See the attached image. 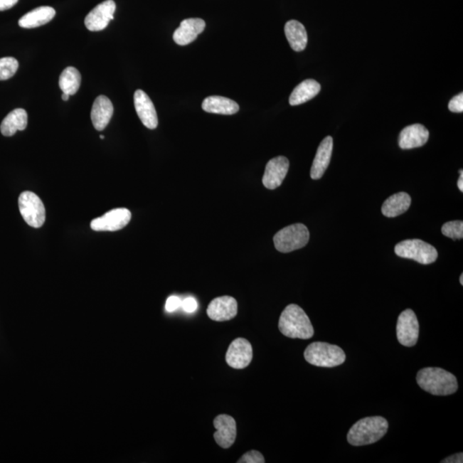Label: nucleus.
I'll list each match as a JSON object with an SVG mask.
<instances>
[{
	"label": "nucleus",
	"instance_id": "nucleus-1",
	"mask_svg": "<svg viewBox=\"0 0 463 463\" xmlns=\"http://www.w3.org/2000/svg\"><path fill=\"white\" fill-rule=\"evenodd\" d=\"M416 380L421 389L433 395H452L458 389L457 378L439 367H427L420 370Z\"/></svg>",
	"mask_w": 463,
	"mask_h": 463
},
{
	"label": "nucleus",
	"instance_id": "nucleus-2",
	"mask_svg": "<svg viewBox=\"0 0 463 463\" xmlns=\"http://www.w3.org/2000/svg\"><path fill=\"white\" fill-rule=\"evenodd\" d=\"M278 326L283 335L294 339H310L314 335L310 319L302 307L294 304H289L282 312Z\"/></svg>",
	"mask_w": 463,
	"mask_h": 463
},
{
	"label": "nucleus",
	"instance_id": "nucleus-3",
	"mask_svg": "<svg viewBox=\"0 0 463 463\" xmlns=\"http://www.w3.org/2000/svg\"><path fill=\"white\" fill-rule=\"evenodd\" d=\"M389 423L381 416L366 417L353 425L348 433V442L353 446L376 443L385 437Z\"/></svg>",
	"mask_w": 463,
	"mask_h": 463
},
{
	"label": "nucleus",
	"instance_id": "nucleus-4",
	"mask_svg": "<svg viewBox=\"0 0 463 463\" xmlns=\"http://www.w3.org/2000/svg\"><path fill=\"white\" fill-rule=\"evenodd\" d=\"M304 358L309 364L319 367H335L344 364L346 354L343 349L336 345L327 343H312L304 353Z\"/></svg>",
	"mask_w": 463,
	"mask_h": 463
},
{
	"label": "nucleus",
	"instance_id": "nucleus-5",
	"mask_svg": "<svg viewBox=\"0 0 463 463\" xmlns=\"http://www.w3.org/2000/svg\"><path fill=\"white\" fill-rule=\"evenodd\" d=\"M310 240V233L304 224L290 225L282 228L274 236V244L277 251L289 253L302 249Z\"/></svg>",
	"mask_w": 463,
	"mask_h": 463
},
{
	"label": "nucleus",
	"instance_id": "nucleus-6",
	"mask_svg": "<svg viewBox=\"0 0 463 463\" xmlns=\"http://www.w3.org/2000/svg\"><path fill=\"white\" fill-rule=\"evenodd\" d=\"M396 255L415 260L421 265H431L437 258L435 246L420 240H407L395 245Z\"/></svg>",
	"mask_w": 463,
	"mask_h": 463
},
{
	"label": "nucleus",
	"instance_id": "nucleus-7",
	"mask_svg": "<svg viewBox=\"0 0 463 463\" xmlns=\"http://www.w3.org/2000/svg\"><path fill=\"white\" fill-rule=\"evenodd\" d=\"M21 215L28 226L39 228L46 222L45 206L41 198L31 191H23L18 199Z\"/></svg>",
	"mask_w": 463,
	"mask_h": 463
},
{
	"label": "nucleus",
	"instance_id": "nucleus-8",
	"mask_svg": "<svg viewBox=\"0 0 463 463\" xmlns=\"http://www.w3.org/2000/svg\"><path fill=\"white\" fill-rule=\"evenodd\" d=\"M396 335L399 343L405 347L411 348L417 344L420 335L419 321L411 309L400 314L396 324Z\"/></svg>",
	"mask_w": 463,
	"mask_h": 463
},
{
	"label": "nucleus",
	"instance_id": "nucleus-9",
	"mask_svg": "<svg viewBox=\"0 0 463 463\" xmlns=\"http://www.w3.org/2000/svg\"><path fill=\"white\" fill-rule=\"evenodd\" d=\"M131 219L132 213L127 208H115L92 220L90 227L94 231L115 232L127 227Z\"/></svg>",
	"mask_w": 463,
	"mask_h": 463
},
{
	"label": "nucleus",
	"instance_id": "nucleus-10",
	"mask_svg": "<svg viewBox=\"0 0 463 463\" xmlns=\"http://www.w3.org/2000/svg\"><path fill=\"white\" fill-rule=\"evenodd\" d=\"M253 351L251 344L245 338H237L232 341L226 354L229 366L235 369H244L252 361Z\"/></svg>",
	"mask_w": 463,
	"mask_h": 463
},
{
	"label": "nucleus",
	"instance_id": "nucleus-11",
	"mask_svg": "<svg viewBox=\"0 0 463 463\" xmlns=\"http://www.w3.org/2000/svg\"><path fill=\"white\" fill-rule=\"evenodd\" d=\"M116 5L114 0H106L95 6L86 16L85 23L90 31H102L114 19Z\"/></svg>",
	"mask_w": 463,
	"mask_h": 463
},
{
	"label": "nucleus",
	"instance_id": "nucleus-12",
	"mask_svg": "<svg viewBox=\"0 0 463 463\" xmlns=\"http://www.w3.org/2000/svg\"><path fill=\"white\" fill-rule=\"evenodd\" d=\"M289 169V161L285 156L271 159L266 165L262 183L269 190L278 188L284 181Z\"/></svg>",
	"mask_w": 463,
	"mask_h": 463
},
{
	"label": "nucleus",
	"instance_id": "nucleus-13",
	"mask_svg": "<svg viewBox=\"0 0 463 463\" xmlns=\"http://www.w3.org/2000/svg\"><path fill=\"white\" fill-rule=\"evenodd\" d=\"M238 304L231 296H222L213 299L207 308L208 318L216 322H225L235 318Z\"/></svg>",
	"mask_w": 463,
	"mask_h": 463
},
{
	"label": "nucleus",
	"instance_id": "nucleus-14",
	"mask_svg": "<svg viewBox=\"0 0 463 463\" xmlns=\"http://www.w3.org/2000/svg\"><path fill=\"white\" fill-rule=\"evenodd\" d=\"M214 427L216 429L214 433L216 444L223 449L230 448L236 440L235 420L227 415H220L214 420Z\"/></svg>",
	"mask_w": 463,
	"mask_h": 463
},
{
	"label": "nucleus",
	"instance_id": "nucleus-15",
	"mask_svg": "<svg viewBox=\"0 0 463 463\" xmlns=\"http://www.w3.org/2000/svg\"><path fill=\"white\" fill-rule=\"evenodd\" d=\"M134 105L137 115L144 127L154 130L158 127V117L156 108L144 91L137 90L134 94Z\"/></svg>",
	"mask_w": 463,
	"mask_h": 463
},
{
	"label": "nucleus",
	"instance_id": "nucleus-16",
	"mask_svg": "<svg viewBox=\"0 0 463 463\" xmlns=\"http://www.w3.org/2000/svg\"><path fill=\"white\" fill-rule=\"evenodd\" d=\"M206 23L201 18H188L182 21L181 26L174 33V41L179 46H186L197 39L204 31Z\"/></svg>",
	"mask_w": 463,
	"mask_h": 463
},
{
	"label": "nucleus",
	"instance_id": "nucleus-17",
	"mask_svg": "<svg viewBox=\"0 0 463 463\" xmlns=\"http://www.w3.org/2000/svg\"><path fill=\"white\" fill-rule=\"evenodd\" d=\"M429 132L422 124H415L403 129L399 136V146L403 149L422 147L427 143Z\"/></svg>",
	"mask_w": 463,
	"mask_h": 463
},
{
	"label": "nucleus",
	"instance_id": "nucleus-18",
	"mask_svg": "<svg viewBox=\"0 0 463 463\" xmlns=\"http://www.w3.org/2000/svg\"><path fill=\"white\" fill-rule=\"evenodd\" d=\"M114 106L105 95H100L95 100L91 110L92 124L97 131L102 132L107 127L114 115Z\"/></svg>",
	"mask_w": 463,
	"mask_h": 463
},
{
	"label": "nucleus",
	"instance_id": "nucleus-19",
	"mask_svg": "<svg viewBox=\"0 0 463 463\" xmlns=\"http://www.w3.org/2000/svg\"><path fill=\"white\" fill-rule=\"evenodd\" d=\"M333 150V139L331 137H326L321 142L318 151L316 153L314 164L311 169V178L319 179L323 177L325 171L327 170L331 162Z\"/></svg>",
	"mask_w": 463,
	"mask_h": 463
},
{
	"label": "nucleus",
	"instance_id": "nucleus-20",
	"mask_svg": "<svg viewBox=\"0 0 463 463\" xmlns=\"http://www.w3.org/2000/svg\"><path fill=\"white\" fill-rule=\"evenodd\" d=\"M202 108L211 114L223 115H235L240 110V107L236 102L218 95H213L204 99Z\"/></svg>",
	"mask_w": 463,
	"mask_h": 463
},
{
	"label": "nucleus",
	"instance_id": "nucleus-21",
	"mask_svg": "<svg viewBox=\"0 0 463 463\" xmlns=\"http://www.w3.org/2000/svg\"><path fill=\"white\" fill-rule=\"evenodd\" d=\"M56 15L55 10L50 6H41L28 12L20 18L18 24L24 28H35L47 24Z\"/></svg>",
	"mask_w": 463,
	"mask_h": 463
},
{
	"label": "nucleus",
	"instance_id": "nucleus-22",
	"mask_svg": "<svg viewBox=\"0 0 463 463\" xmlns=\"http://www.w3.org/2000/svg\"><path fill=\"white\" fill-rule=\"evenodd\" d=\"M285 35L290 47L295 52L306 49L308 37L306 28L296 20L289 21L285 25Z\"/></svg>",
	"mask_w": 463,
	"mask_h": 463
},
{
	"label": "nucleus",
	"instance_id": "nucleus-23",
	"mask_svg": "<svg viewBox=\"0 0 463 463\" xmlns=\"http://www.w3.org/2000/svg\"><path fill=\"white\" fill-rule=\"evenodd\" d=\"M321 90V85L314 79H307L295 87L290 95L289 104L291 106H298L306 103L318 95Z\"/></svg>",
	"mask_w": 463,
	"mask_h": 463
},
{
	"label": "nucleus",
	"instance_id": "nucleus-24",
	"mask_svg": "<svg viewBox=\"0 0 463 463\" xmlns=\"http://www.w3.org/2000/svg\"><path fill=\"white\" fill-rule=\"evenodd\" d=\"M27 124V112L23 108H16L3 119L0 131L4 136L11 137L18 131H24Z\"/></svg>",
	"mask_w": 463,
	"mask_h": 463
},
{
	"label": "nucleus",
	"instance_id": "nucleus-25",
	"mask_svg": "<svg viewBox=\"0 0 463 463\" xmlns=\"http://www.w3.org/2000/svg\"><path fill=\"white\" fill-rule=\"evenodd\" d=\"M411 206L410 196L406 193H399L390 196L383 203V215L386 218H393L405 213Z\"/></svg>",
	"mask_w": 463,
	"mask_h": 463
},
{
	"label": "nucleus",
	"instance_id": "nucleus-26",
	"mask_svg": "<svg viewBox=\"0 0 463 463\" xmlns=\"http://www.w3.org/2000/svg\"><path fill=\"white\" fill-rule=\"evenodd\" d=\"M60 90L63 93L74 95L77 93L81 85V74L78 70L70 66L65 68L61 73L60 81H58Z\"/></svg>",
	"mask_w": 463,
	"mask_h": 463
},
{
	"label": "nucleus",
	"instance_id": "nucleus-27",
	"mask_svg": "<svg viewBox=\"0 0 463 463\" xmlns=\"http://www.w3.org/2000/svg\"><path fill=\"white\" fill-rule=\"evenodd\" d=\"M18 61L15 58H0V81L8 80L14 76L18 70Z\"/></svg>",
	"mask_w": 463,
	"mask_h": 463
},
{
	"label": "nucleus",
	"instance_id": "nucleus-28",
	"mask_svg": "<svg viewBox=\"0 0 463 463\" xmlns=\"http://www.w3.org/2000/svg\"><path fill=\"white\" fill-rule=\"evenodd\" d=\"M442 233L453 240H461L463 237V223L462 220L446 223L442 227Z\"/></svg>",
	"mask_w": 463,
	"mask_h": 463
},
{
	"label": "nucleus",
	"instance_id": "nucleus-29",
	"mask_svg": "<svg viewBox=\"0 0 463 463\" xmlns=\"http://www.w3.org/2000/svg\"><path fill=\"white\" fill-rule=\"evenodd\" d=\"M238 463H265V457L257 450H251L242 456Z\"/></svg>",
	"mask_w": 463,
	"mask_h": 463
},
{
	"label": "nucleus",
	"instance_id": "nucleus-30",
	"mask_svg": "<svg viewBox=\"0 0 463 463\" xmlns=\"http://www.w3.org/2000/svg\"><path fill=\"white\" fill-rule=\"evenodd\" d=\"M449 110L453 112H463V94L460 93L450 100Z\"/></svg>",
	"mask_w": 463,
	"mask_h": 463
},
{
	"label": "nucleus",
	"instance_id": "nucleus-31",
	"mask_svg": "<svg viewBox=\"0 0 463 463\" xmlns=\"http://www.w3.org/2000/svg\"><path fill=\"white\" fill-rule=\"evenodd\" d=\"M181 307L188 314H193L198 309V302L193 297H187L182 300Z\"/></svg>",
	"mask_w": 463,
	"mask_h": 463
},
{
	"label": "nucleus",
	"instance_id": "nucleus-32",
	"mask_svg": "<svg viewBox=\"0 0 463 463\" xmlns=\"http://www.w3.org/2000/svg\"><path fill=\"white\" fill-rule=\"evenodd\" d=\"M181 303L182 300L178 296H171L166 302V312H174L178 310L181 307Z\"/></svg>",
	"mask_w": 463,
	"mask_h": 463
},
{
	"label": "nucleus",
	"instance_id": "nucleus-33",
	"mask_svg": "<svg viewBox=\"0 0 463 463\" xmlns=\"http://www.w3.org/2000/svg\"><path fill=\"white\" fill-rule=\"evenodd\" d=\"M18 2V0H0V11L11 9V8L16 6Z\"/></svg>",
	"mask_w": 463,
	"mask_h": 463
},
{
	"label": "nucleus",
	"instance_id": "nucleus-34",
	"mask_svg": "<svg viewBox=\"0 0 463 463\" xmlns=\"http://www.w3.org/2000/svg\"><path fill=\"white\" fill-rule=\"evenodd\" d=\"M442 463H462L463 462V454L461 453H457L454 454H452V456H450L446 459H445L444 461L441 462Z\"/></svg>",
	"mask_w": 463,
	"mask_h": 463
},
{
	"label": "nucleus",
	"instance_id": "nucleus-35",
	"mask_svg": "<svg viewBox=\"0 0 463 463\" xmlns=\"http://www.w3.org/2000/svg\"><path fill=\"white\" fill-rule=\"evenodd\" d=\"M459 173H460L461 176L458 179L457 186H458L459 190H460L462 191H462H463V171L461 169L460 171H459Z\"/></svg>",
	"mask_w": 463,
	"mask_h": 463
},
{
	"label": "nucleus",
	"instance_id": "nucleus-36",
	"mask_svg": "<svg viewBox=\"0 0 463 463\" xmlns=\"http://www.w3.org/2000/svg\"><path fill=\"white\" fill-rule=\"evenodd\" d=\"M69 97H70V95H68V94L63 93V95H62V99H63V101H65V102L68 101Z\"/></svg>",
	"mask_w": 463,
	"mask_h": 463
},
{
	"label": "nucleus",
	"instance_id": "nucleus-37",
	"mask_svg": "<svg viewBox=\"0 0 463 463\" xmlns=\"http://www.w3.org/2000/svg\"><path fill=\"white\" fill-rule=\"evenodd\" d=\"M460 283H461V285H463V274H462L461 277H460Z\"/></svg>",
	"mask_w": 463,
	"mask_h": 463
},
{
	"label": "nucleus",
	"instance_id": "nucleus-38",
	"mask_svg": "<svg viewBox=\"0 0 463 463\" xmlns=\"http://www.w3.org/2000/svg\"><path fill=\"white\" fill-rule=\"evenodd\" d=\"M100 137H101V139H105V137H104L103 135L100 136Z\"/></svg>",
	"mask_w": 463,
	"mask_h": 463
}]
</instances>
